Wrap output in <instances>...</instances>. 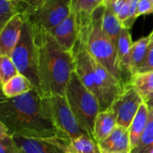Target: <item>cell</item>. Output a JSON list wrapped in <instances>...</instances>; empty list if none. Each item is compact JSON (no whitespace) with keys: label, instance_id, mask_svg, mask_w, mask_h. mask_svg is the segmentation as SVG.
Returning <instances> with one entry per match:
<instances>
[{"label":"cell","instance_id":"9c48e42d","mask_svg":"<svg viewBox=\"0 0 153 153\" xmlns=\"http://www.w3.org/2000/svg\"><path fill=\"white\" fill-rule=\"evenodd\" d=\"M12 137L22 153H65L71 143L60 136L35 138L13 134Z\"/></svg>","mask_w":153,"mask_h":153},{"label":"cell","instance_id":"ac0fdd59","mask_svg":"<svg viewBox=\"0 0 153 153\" xmlns=\"http://www.w3.org/2000/svg\"><path fill=\"white\" fill-rule=\"evenodd\" d=\"M32 89H34V87L29 79L19 74L2 85V93L6 98H15Z\"/></svg>","mask_w":153,"mask_h":153},{"label":"cell","instance_id":"44dd1931","mask_svg":"<svg viewBox=\"0 0 153 153\" xmlns=\"http://www.w3.org/2000/svg\"><path fill=\"white\" fill-rule=\"evenodd\" d=\"M153 150V111L150 109L148 125L143 133L138 143L131 153H151Z\"/></svg>","mask_w":153,"mask_h":153},{"label":"cell","instance_id":"d4e9b609","mask_svg":"<svg viewBox=\"0 0 153 153\" xmlns=\"http://www.w3.org/2000/svg\"><path fill=\"white\" fill-rule=\"evenodd\" d=\"M21 14L28 15L42 4L44 0H13Z\"/></svg>","mask_w":153,"mask_h":153},{"label":"cell","instance_id":"e0dca14e","mask_svg":"<svg viewBox=\"0 0 153 153\" xmlns=\"http://www.w3.org/2000/svg\"><path fill=\"white\" fill-rule=\"evenodd\" d=\"M151 41H152V34L134 42L130 52V65H129V70L132 76L136 74L137 70L140 68V66L143 65V61L145 60L148 52V48Z\"/></svg>","mask_w":153,"mask_h":153},{"label":"cell","instance_id":"6da1fadb","mask_svg":"<svg viewBox=\"0 0 153 153\" xmlns=\"http://www.w3.org/2000/svg\"><path fill=\"white\" fill-rule=\"evenodd\" d=\"M0 122L6 127L11 136L13 134L35 138L60 136L52 118L48 98H43L36 89L15 98H6L2 95Z\"/></svg>","mask_w":153,"mask_h":153},{"label":"cell","instance_id":"836d02e7","mask_svg":"<svg viewBox=\"0 0 153 153\" xmlns=\"http://www.w3.org/2000/svg\"><path fill=\"white\" fill-rule=\"evenodd\" d=\"M65 153H71V152H68V151H67V152H65Z\"/></svg>","mask_w":153,"mask_h":153},{"label":"cell","instance_id":"f1b7e54d","mask_svg":"<svg viewBox=\"0 0 153 153\" xmlns=\"http://www.w3.org/2000/svg\"><path fill=\"white\" fill-rule=\"evenodd\" d=\"M153 13V3L151 0H140L137 7L136 17Z\"/></svg>","mask_w":153,"mask_h":153},{"label":"cell","instance_id":"83f0119b","mask_svg":"<svg viewBox=\"0 0 153 153\" xmlns=\"http://www.w3.org/2000/svg\"><path fill=\"white\" fill-rule=\"evenodd\" d=\"M140 0H129V16L128 18L123 22V26L124 28L129 29L132 27V25L134 24L136 17V13H137V7H138V4H139Z\"/></svg>","mask_w":153,"mask_h":153},{"label":"cell","instance_id":"8fae6325","mask_svg":"<svg viewBox=\"0 0 153 153\" xmlns=\"http://www.w3.org/2000/svg\"><path fill=\"white\" fill-rule=\"evenodd\" d=\"M48 33L61 47L72 51L79 36V29L75 13L72 11L62 22L50 30Z\"/></svg>","mask_w":153,"mask_h":153},{"label":"cell","instance_id":"8992f818","mask_svg":"<svg viewBox=\"0 0 153 153\" xmlns=\"http://www.w3.org/2000/svg\"><path fill=\"white\" fill-rule=\"evenodd\" d=\"M11 58L16 65L19 74L28 78L34 89L40 94L38 45L33 27L25 16L19 41L11 55Z\"/></svg>","mask_w":153,"mask_h":153},{"label":"cell","instance_id":"7402d4cb","mask_svg":"<svg viewBox=\"0 0 153 153\" xmlns=\"http://www.w3.org/2000/svg\"><path fill=\"white\" fill-rule=\"evenodd\" d=\"M19 74V71L11 56H0V82L1 85Z\"/></svg>","mask_w":153,"mask_h":153},{"label":"cell","instance_id":"5b68a950","mask_svg":"<svg viewBox=\"0 0 153 153\" xmlns=\"http://www.w3.org/2000/svg\"><path fill=\"white\" fill-rule=\"evenodd\" d=\"M65 96L76 119L93 138L94 121L100 106L96 96L82 84L75 71L65 88Z\"/></svg>","mask_w":153,"mask_h":153},{"label":"cell","instance_id":"f546056e","mask_svg":"<svg viewBox=\"0 0 153 153\" xmlns=\"http://www.w3.org/2000/svg\"><path fill=\"white\" fill-rule=\"evenodd\" d=\"M146 102H147V104H148L150 109H151L152 111H153V99L152 100H146Z\"/></svg>","mask_w":153,"mask_h":153},{"label":"cell","instance_id":"9a60e30c","mask_svg":"<svg viewBox=\"0 0 153 153\" xmlns=\"http://www.w3.org/2000/svg\"><path fill=\"white\" fill-rule=\"evenodd\" d=\"M149 118H150V108H149L147 102L143 101L141 104V106H140V108H139V109H138V111L129 127L132 150L138 143L143 133L144 132V130L148 125Z\"/></svg>","mask_w":153,"mask_h":153},{"label":"cell","instance_id":"d6986e66","mask_svg":"<svg viewBox=\"0 0 153 153\" xmlns=\"http://www.w3.org/2000/svg\"><path fill=\"white\" fill-rule=\"evenodd\" d=\"M126 84L134 87L143 100H146L149 96L153 93V71L134 74Z\"/></svg>","mask_w":153,"mask_h":153},{"label":"cell","instance_id":"7c38bea8","mask_svg":"<svg viewBox=\"0 0 153 153\" xmlns=\"http://www.w3.org/2000/svg\"><path fill=\"white\" fill-rule=\"evenodd\" d=\"M24 16L17 14L13 17L3 29L0 33V56H11L14 48L16 47L23 25Z\"/></svg>","mask_w":153,"mask_h":153},{"label":"cell","instance_id":"d6a6232c","mask_svg":"<svg viewBox=\"0 0 153 153\" xmlns=\"http://www.w3.org/2000/svg\"><path fill=\"white\" fill-rule=\"evenodd\" d=\"M152 99H153V93H152V94H151V95L149 96V98H148V99H147L146 100H152ZM146 100H145V101H146Z\"/></svg>","mask_w":153,"mask_h":153},{"label":"cell","instance_id":"4316f807","mask_svg":"<svg viewBox=\"0 0 153 153\" xmlns=\"http://www.w3.org/2000/svg\"><path fill=\"white\" fill-rule=\"evenodd\" d=\"M151 34H152V41H151V43L149 45V48H148L147 56H146L145 60L143 61V65L137 70L136 74L153 71V31Z\"/></svg>","mask_w":153,"mask_h":153},{"label":"cell","instance_id":"277c9868","mask_svg":"<svg viewBox=\"0 0 153 153\" xmlns=\"http://www.w3.org/2000/svg\"><path fill=\"white\" fill-rule=\"evenodd\" d=\"M106 6L102 4L93 11L86 39L82 41L89 54L122 83L121 74L117 66V48L102 30Z\"/></svg>","mask_w":153,"mask_h":153},{"label":"cell","instance_id":"52a82bcc","mask_svg":"<svg viewBox=\"0 0 153 153\" xmlns=\"http://www.w3.org/2000/svg\"><path fill=\"white\" fill-rule=\"evenodd\" d=\"M48 100L53 121L61 137L72 141L82 135L91 136L76 119L65 95L51 96Z\"/></svg>","mask_w":153,"mask_h":153},{"label":"cell","instance_id":"d590c367","mask_svg":"<svg viewBox=\"0 0 153 153\" xmlns=\"http://www.w3.org/2000/svg\"><path fill=\"white\" fill-rule=\"evenodd\" d=\"M151 1H152V3H153V0H151Z\"/></svg>","mask_w":153,"mask_h":153},{"label":"cell","instance_id":"ffe728a7","mask_svg":"<svg viewBox=\"0 0 153 153\" xmlns=\"http://www.w3.org/2000/svg\"><path fill=\"white\" fill-rule=\"evenodd\" d=\"M71 153H101L99 143L89 135H82L72 140L68 146Z\"/></svg>","mask_w":153,"mask_h":153},{"label":"cell","instance_id":"cb8c5ba5","mask_svg":"<svg viewBox=\"0 0 153 153\" xmlns=\"http://www.w3.org/2000/svg\"><path fill=\"white\" fill-rule=\"evenodd\" d=\"M20 14L19 9L13 0H0V28L4 25L15 15Z\"/></svg>","mask_w":153,"mask_h":153},{"label":"cell","instance_id":"3957f363","mask_svg":"<svg viewBox=\"0 0 153 153\" xmlns=\"http://www.w3.org/2000/svg\"><path fill=\"white\" fill-rule=\"evenodd\" d=\"M72 51L81 82L96 96L100 111L108 109L123 92L122 83L89 54L83 41L77 39Z\"/></svg>","mask_w":153,"mask_h":153},{"label":"cell","instance_id":"1f68e13d","mask_svg":"<svg viewBox=\"0 0 153 153\" xmlns=\"http://www.w3.org/2000/svg\"><path fill=\"white\" fill-rule=\"evenodd\" d=\"M101 153H126V152H101Z\"/></svg>","mask_w":153,"mask_h":153},{"label":"cell","instance_id":"2e32d148","mask_svg":"<svg viewBox=\"0 0 153 153\" xmlns=\"http://www.w3.org/2000/svg\"><path fill=\"white\" fill-rule=\"evenodd\" d=\"M106 10L102 21V30L104 33L112 41L115 47L117 48V43L124 28L123 23L118 20L116 13L113 12L110 4H106Z\"/></svg>","mask_w":153,"mask_h":153},{"label":"cell","instance_id":"e575fe53","mask_svg":"<svg viewBox=\"0 0 153 153\" xmlns=\"http://www.w3.org/2000/svg\"><path fill=\"white\" fill-rule=\"evenodd\" d=\"M151 153H153V150H152V152H151Z\"/></svg>","mask_w":153,"mask_h":153},{"label":"cell","instance_id":"603a6c76","mask_svg":"<svg viewBox=\"0 0 153 153\" xmlns=\"http://www.w3.org/2000/svg\"><path fill=\"white\" fill-rule=\"evenodd\" d=\"M105 0H72V11L76 14H91Z\"/></svg>","mask_w":153,"mask_h":153},{"label":"cell","instance_id":"484cf974","mask_svg":"<svg viewBox=\"0 0 153 153\" xmlns=\"http://www.w3.org/2000/svg\"><path fill=\"white\" fill-rule=\"evenodd\" d=\"M0 153H22L9 134L0 138Z\"/></svg>","mask_w":153,"mask_h":153},{"label":"cell","instance_id":"30bf717a","mask_svg":"<svg viewBox=\"0 0 153 153\" xmlns=\"http://www.w3.org/2000/svg\"><path fill=\"white\" fill-rule=\"evenodd\" d=\"M143 101H145L143 98L134 87L129 84L125 85L123 92L111 106V108L117 114V126L129 129Z\"/></svg>","mask_w":153,"mask_h":153},{"label":"cell","instance_id":"7a4b0ae2","mask_svg":"<svg viewBox=\"0 0 153 153\" xmlns=\"http://www.w3.org/2000/svg\"><path fill=\"white\" fill-rule=\"evenodd\" d=\"M34 33L39 50L40 95L43 98L64 96L71 76L75 71L74 53L61 47L48 32L34 30Z\"/></svg>","mask_w":153,"mask_h":153},{"label":"cell","instance_id":"ba28073f","mask_svg":"<svg viewBox=\"0 0 153 153\" xmlns=\"http://www.w3.org/2000/svg\"><path fill=\"white\" fill-rule=\"evenodd\" d=\"M71 2L72 0H44L40 6L24 16L35 30L48 32L70 14Z\"/></svg>","mask_w":153,"mask_h":153},{"label":"cell","instance_id":"4dcf8cb0","mask_svg":"<svg viewBox=\"0 0 153 153\" xmlns=\"http://www.w3.org/2000/svg\"><path fill=\"white\" fill-rule=\"evenodd\" d=\"M117 0H105V2H104V4H114L115 2H117Z\"/></svg>","mask_w":153,"mask_h":153},{"label":"cell","instance_id":"4fadbf2b","mask_svg":"<svg viewBox=\"0 0 153 153\" xmlns=\"http://www.w3.org/2000/svg\"><path fill=\"white\" fill-rule=\"evenodd\" d=\"M99 146L101 152H121L131 153L132 148L129 129L117 126L107 138L99 143Z\"/></svg>","mask_w":153,"mask_h":153},{"label":"cell","instance_id":"5bb4252c","mask_svg":"<svg viewBox=\"0 0 153 153\" xmlns=\"http://www.w3.org/2000/svg\"><path fill=\"white\" fill-rule=\"evenodd\" d=\"M117 126V114L111 108L100 111L94 121L93 139L99 143L100 141L107 138L113 132Z\"/></svg>","mask_w":153,"mask_h":153}]
</instances>
